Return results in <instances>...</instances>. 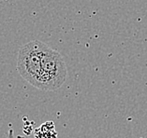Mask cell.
<instances>
[{"label":"cell","mask_w":147,"mask_h":138,"mask_svg":"<svg viewBox=\"0 0 147 138\" xmlns=\"http://www.w3.org/2000/svg\"><path fill=\"white\" fill-rule=\"evenodd\" d=\"M44 43L33 40L20 49L17 59V70L24 79L32 86L42 90V51Z\"/></svg>","instance_id":"obj_1"},{"label":"cell","mask_w":147,"mask_h":138,"mask_svg":"<svg viewBox=\"0 0 147 138\" xmlns=\"http://www.w3.org/2000/svg\"><path fill=\"white\" fill-rule=\"evenodd\" d=\"M42 90L56 91L67 79V66L59 52L44 45L42 51Z\"/></svg>","instance_id":"obj_2"},{"label":"cell","mask_w":147,"mask_h":138,"mask_svg":"<svg viewBox=\"0 0 147 138\" xmlns=\"http://www.w3.org/2000/svg\"><path fill=\"white\" fill-rule=\"evenodd\" d=\"M7 138H14V133H13V130L12 129H9V132H8V136Z\"/></svg>","instance_id":"obj_3"}]
</instances>
